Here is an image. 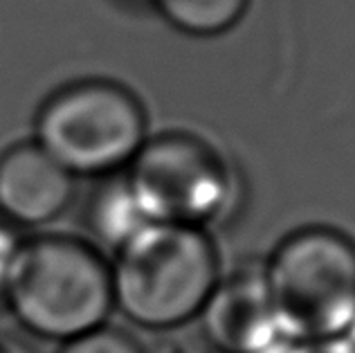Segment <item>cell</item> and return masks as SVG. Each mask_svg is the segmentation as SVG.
I'll return each instance as SVG.
<instances>
[{"label": "cell", "mask_w": 355, "mask_h": 353, "mask_svg": "<svg viewBox=\"0 0 355 353\" xmlns=\"http://www.w3.org/2000/svg\"><path fill=\"white\" fill-rule=\"evenodd\" d=\"M220 275L207 230L151 223L113 255V302L137 327L171 331L198 318Z\"/></svg>", "instance_id": "1"}, {"label": "cell", "mask_w": 355, "mask_h": 353, "mask_svg": "<svg viewBox=\"0 0 355 353\" xmlns=\"http://www.w3.org/2000/svg\"><path fill=\"white\" fill-rule=\"evenodd\" d=\"M7 311L41 340L63 345L101 329L115 311L110 264L77 236L25 239L7 291Z\"/></svg>", "instance_id": "2"}, {"label": "cell", "mask_w": 355, "mask_h": 353, "mask_svg": "<svg viewBox=\"0 0 355 353\" xmlns=\"http://www.w3.org/2000/svg\"><path fill=\"white\" fill-rule=\"evenodd\" d=\"M261 268L288 345L355 333V239L344 230L326 223L297 227Z\"/></svg>", "instance_id": "3"}, {"label": "cell", "mask_w": 355, "mask_h": 353, "mask_svg": "<svg viewBox=\"0 0 355 353\" xmlns=\"http://www.w3.org/2000/svg\"><path fill=\"white\" fill-rule=\"evenodd\" d=\"M148 140L142 101L113 79H79L52 92L34 119V142L74 178L124 173Z\"/></svg>", "instance_id": "4"}, {"label": "cell", "mask_w": 355, "mask_h": 353, "mask_svg": "<svg viewBox=\"0 0 355 353\" xmlns=\"http://www.w3.org/2000/svg\"><path fill=\"white\" fill-rule=\"evenodd\" d=\"M124 175L151 223L209 232L234 214L239 198L234 164L191 131L148 135Z\"/></svg>", "instance_id": "5"}, {"label": "cell", "mask_w": 355, "mask_h": 353, "mask_svg": "<svg viewBox=\"0 0 355 353\" xmlns=\"http://www.w3.org/2000/svg\"><path fill=\"white\" fill-rule=\"evenodd\" d=\"M196 320L216 353H284L288 347L261 266L220 275Z\"/></svg>", "instance_id": "6"}, {"label": "cell", "mask_w": 355, "mask_h": 353, "mask_svg": "<svg viewBox=\"0 0 355 353\" xmlns=\"http://www.w3.org/2000/svg\"><path fill=\"white\" fill-rule=\"evenodd\" d=\"M74 196L77 178L34 140L0 153V218L18 230L57 221Z\"/></svg>", "instance_id": "7"}, {"label": "cell", "mask_w": 355, "mask_h": 353, "mask_svg": "<svg viewBox=\"0 0 355 353\" xmlns=\"http://www.w3.org/2000/svg\"><path fill=\"white\" fill-rule=\"evenodd\" d=\"M146 225L151 221L144 216L126 175L101 178L86 205V227L95 243L115 255Z\"/></svg>", "instance_id": "8"}, {"label": "cell", "mask_w": 355, "mask_h": 353, "mask_svg": "<svg viewBox=\"0 0 355 353\" xmlns=\"http://www.w3.org/2000/svg\"><path fill=\"white\" fill-rule=\"evenodd\" d=\"M173 30L211 39L225 34L245 16L250 0H146Z\"/></svg>", "instance_id": "9"}, {"label": "cell", "mask_w": 355, "mask_h": 353, "mask_svg": "<svg viewBox=\"0 0 355 353\" xmlns=\"http://www.w3.org/2000/svg\"><path fill=\"white\" fill-rule=\"evenodd\" d=\"M57 353H146L142 345L115 327H101L59 345Z\"/></svg>", "instance_id": "10"}, {"label": "cell", "mask_w": 355, "mask_h": 353, "mask_svg": "<svg viewBox=\"0 0 355 353\" xmlns=\"http://www.w3.org/2000/svg\"><path fill=\"white\" fill-rule=\"evenodd\" d=\"M23 243L25 239L18 234V227L0 218V309H5L7 304L9 282H12V273Z\"/></svg>", "instance_id": "11"}, {"label": "cell", "mask_w": 355, "mask_h": 353, "mask_svg": "<svg viewBox=\"0 0 355 353\" xmlns=\"http://www.w3.org/2000/svg\"><path fill=\"white\" fill-rule=\"evenodd\" d=\"M284 353H355V336L295 342V345H288Z\"/></svg>", "instance_id": "12"}, {"label": "cell", "mask_w": 355, "mask_h": 353, "mask_svg": "<svg viewBox=\"0 0 355 353\" xmlns=\"http://www.w3.org/2000/svg\"><path fill=\"white\" fill-rule=\"evenodd\" d=\"M0 353H23L18 347H14L12 342H7V340H0Z\"/></svg>", "instance_id": "13"}]
</instances>
